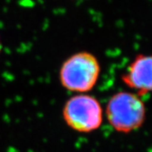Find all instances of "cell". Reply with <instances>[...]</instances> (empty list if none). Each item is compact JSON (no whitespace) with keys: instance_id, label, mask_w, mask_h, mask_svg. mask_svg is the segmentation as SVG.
Here are the masks:
<instances>
[{"instance_id":"1","label":"cell","mask_w":152,"mask_h":152,"mask_svg":"<svg viewBox=\"0 0 152 152\" xmlns=\"http://www.w3.org/2000/svg\"><path fill=\"white\" fill-rule=\"evenodd\" d=\"M101 67L94 54L80 51L63 62L59 72L61 86L71 92L84 93L91 91L98 82Z\"/></svg>"},{"instance_id":"2","label":"cell","mask_w":152,"mask_h":152,"mask_svg":"<svg viewBox=\"0 0 152 152\" xmlns=\"http://www.w3.org/2000/svg\"><path fill=\"white\" fill-rule=\"evenodd\" d=\"M106 116L116 131L129 134L142 126L146 118V107L142 99L137 94L120 91L109 100Z\"/></svg>"},{"instance_id":"3","label":"cell","mask_w":152,"mask_h":152,"mask_svg":"<svg viewBox=\"0 0 152 152\" xmlns=\"http://www.w3.org/2000/svg\"><path fill=\"white\" fill-rule=\"evenodd\" d=\"M62 115L71 129L86 134L98 130L103 119L102 108L99 100L94 96L82 93L67 100Z\"/></svg>"},{"instance_id":"4","label":"cell","mask_w":152,"mask_h":152,"mask_svg":"<svg viewBox=\"0 0 152 152\" xmlns=\"http://www.w3.org/2000/svg\"><path fill=\"white\" fill-rule=\"evenodd\" d=\"M151 64L150 55L138 54L121 76L124 84L133 89L140 98L151 91Z\"/></svg>"},{"instance_id":"5","label":"cell","mask_w":152,"mask_h":152,"mask_svg":"<svg viewBox=\"0 0 152 152\" xmlns=\"http://www.w3.org/2000/svg\"><path fill=\"white\" fill-rule=\"evenodd\" d=\"M1 50H2V44H1V41H0V52H1Z\"/></svg>"}]
</instances>
